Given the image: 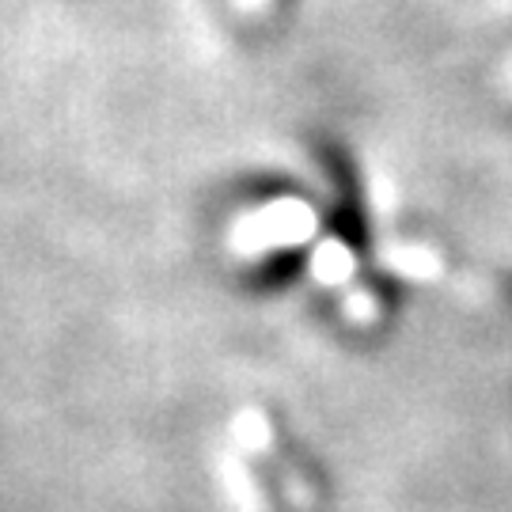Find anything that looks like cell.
Listing matches in <instances>:
<instances>
[{
	"mask_svg": "<svg viewBox=\"0 0 512 512\" xmlns=\"http://www.w3.org/2000/svg\"><path fill=\"white\" fill-rule=\"evenodd\" d=\"M319 236V213L304 198H277L236 217L228 243L239 258H266L274 251H296Z\"/></svg>",
	"mask_w": 512,
	"mask_h": 512,
	"instance_id": "cell-1",
	"label": "cell"
},
{
	"mask_svg": "<svg viewBox=\"0 0 512 512\" xmlns=\"http://www.w3.org/2000/svg\"><path fill=\"white\" fill-rule=\"evenodd\" d=\"M353 274H357V258H353L346 239L327 236L315 243V251H311V277L323 289H346Z\"/></svg>",
	"mask_w": 512,
	"mask_h": 512,
	"instance_id": "cell-2",
	"label": "cell"
},
{
	"mask_svg": "<svg viewBox=\"0 0 512 512\" xmlns=\"http://www.w3.org/2000/svg\"><path fill=\"white\" fill-rule=\"evenodd\" d=\"M380 262L395 277H410V281H433V277H440V266H444L437 251H429L421 243H387L380 251Z\"/></svg>",
	"mask_w": 512,
	"mask_h": 512,
	"instance_id": "cell-3",
	"label": "cell"
},
{
	"mask_svg": "<svg viewBox=\"0 0 512 512\" xmlns=\"http://www.w3.org/2000/svg\"><path fill=\"white\" fill-rule=\"evenodd\" d=\"M342 311H346L353 323L368 327V323L380 319V300L368 293V289H349V293L342 296Z\"/></svg>",
	"mask_w": 512,
	"mask_h": 512,
	"instance_id": "cell-4",
	"label": "cell"
},
{
	"mask_svg": "<svg viewBox=\"0 0 512 512\" xmlns=\"http://www.w3.org/2000/svg\"><path fill=\"white\" fill-rule=\"evenodd\" d=\"M239 12H247V16H262L266 8H270V0H236Z\"/></svg>",
	"mask_w": 512,
	"mask_h": 512,
	"instance_id": "cell-5",
	"label": "cell"
},
{
	"mask_svg": "<svg viewBox=\"0 0 512 512\" xmlns=\"http://www.w3.org/2000/svg\"><path fill=\"white\" fill-rule=\"evenodd\" d=\"M509 80H512V73H509Z\"/></svg>",
	"mask_w": 512,
	"mask_h": 512,
	"instance_id": "cell-6",
	"label": "cell"
}]
</instances>
